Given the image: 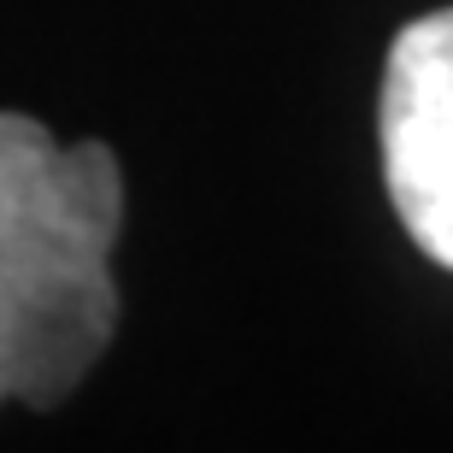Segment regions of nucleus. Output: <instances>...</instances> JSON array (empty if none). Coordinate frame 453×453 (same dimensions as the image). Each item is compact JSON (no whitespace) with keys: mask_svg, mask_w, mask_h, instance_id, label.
<instances>
[{"mask_svg":"<svg viewBox=\"0 0 453 453\" xmlns=\"http://www.w3.org/2000/svg\"><path fill=\"white\" fill-rule=\"evenodd\" d=\"M124 224L112 148H59L35 118L0 112V406L48 412L118 330L106 253Z\"/></svg>","mask_w":453,"mask_h":453,"instance_id":"nucleus-1","label":"nucleus"},{"mask_svg":"<svg viewBox=\"0 0 453 453\" xmlns=\"http://www.w3.org/2000/svg\"><path fill=\"white\" fill-rule=\"evenodd\" d=\"M383 177L424 259L453 271V6L406 24L388 48Z\"/></svg>","mask_w":453,"mask_h":453,"instance_id":"nucleus-2","label":"nucleus"}]
</instances>
